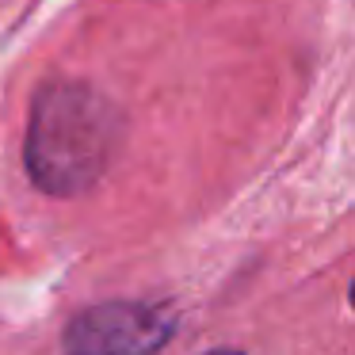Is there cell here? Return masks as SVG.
I'll return each mask as SVG.
<instances>
[{
    "label": "cell",
    "mask_w": 355,
    "mask_h": 355,
    "mask_svg": "<svg viewBox=\"0 0 355 355\" xmlns=\"http://www.w3.org/2000/svg\"><path fill=\"white\" fill-rule=\"evenodd\" d=\"M207 355H245V352H233V347H218V352H207Z\"/></svg>",
    "instance_id": "3957f363"
},
{
    "label": "cell",
    "mask_w": 355,
    "mask_h": 355,
    "mask_svg": "<svg viewBox=\"0 0 355 355\" xmlns=\"http://www.w3.org/2000/svg\"><path fill=\"white\" fill-rule=\"evenodd\" d=\"M176 332V309L149 302H103L73 317L69 355H157Z\"/></svg>",
    "instance_id": "7a4b0ae2"
},
{
    "label": "cell",
    "mask_w": 355,
    "mask_h": 355,
    "mask_svg": "<svg viewBox=\"0 0 355 355\" xmlns=\"http://www.w3.org/2000/svg\"><path fill=\"white\" fill-rule=\"evenodd\" d=\"M123 115L88 80H50L39 88L27 123V172L58 199L100 184L115 157Z\"/></svg>",
    "instance_id": "6da1fadb"
}]
</instances>
